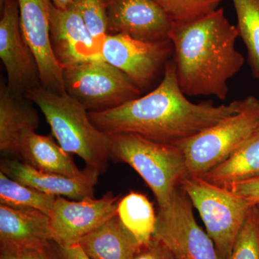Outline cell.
Listing matches in <instances>:
<instances>
[{"label":"cell","instance_id":"1","mask_svg":"<svg viewBox=\"0 0 259 259\" xmlns=\"http://www.w3.org/2000/svg\"><path fill=\"white\" fill-rule=\"evenodd\" d=\"M182 92L173 59L157 88L145 96L100 112H89L94 125L108 135L131 133L161 144L177 145L239 112L243 99L215 105L194 103Z\"/></svg>","mask_w":259,"mask_h":259},{"label":"cell","instance_id":"2","mask_svg":"<svg viewBox=\"0 0 259 259\" xmlns=\"http://www.w3.org/2000/svg\"><path fill=\"white\" fill-rule=\"evenodd\" d=\"M238 37L237 27L223 8L192 21L173 22L169 40L185 95L226 100L228 81L244 64V57L236 48Z\"/></svg>","mask_w":259,"mask_h":259},{"label":"cell","instance_id":"3","mask_svg":"<svg viewBox=\"0 0 259 259\" xmlns=\"http://www.w3.org/2000/svg\"><path fill=\"white\" fill-rule=\"evenodd\" d=\"M25 97L40 109L64 151L82 158L85 169L97 177L106 171L110 159V135L94 125L81 103L67 94L60 95L41 85L29 90Z\"/></svg>","mask_w":259,"mask_h":259},{"label":"cell","instance_id":"4","mask_svg":"<svg viewBox=\"0 0 259 259\" xmlns=\"http://www.w3.org/2000/svg\"><path fill=\"white\" fill-rule=\"evenodd\" d=\"M110 137V159L134 168L152 191L158 207L169 203L182 181L189 176L180 148L131 133L111 134Z\"/></svg>","mask_w":259,"mask_h":259},{"label":"cell","instance_id":"5","mask_svg":"<svg viewBox=\"0 0 259 259\" xmlns=\"http://www.w3.org/2000/svg\"><path fill=\"white\" fill-rule=\"evenodd\" d=\"M259 130V100L243 99L239 112L179 143L189 176L201 177L228 159Z\"/></svg>","mask_w":259,"mask_h":259},{"label":"cell","instance_id":"6","mask_svg":"<svg viewBox=\"0 0 259 259\" xmlns=\"http://www.w3.org/2000/svg\"><path fill=\"white\" fill-rule=\"evenodd\" d=\"M181 187L203 221L221 259H228L253 204L202 177L188 176Z\"/></svg>","mask_w":259,"mask_h":259},{"label":"cell","instance_id":"7","mask_svg":"<svg viewBox=\"0 0 259 259\" xmlns=\"http://www.w3.org/2000/svg\"><path fill=\"white\" fill-rule=\"evenodd\" d=\"M66 94L88 112H100L124 105L141 95V90L120 69L103 59L64 69Z\"/></svg>","mask_w":259,"mask_h":259},{"label":"cell","instance_id":"8","mask_svg":"<svg viewBox=\"0 0 259 259\" xmlns=\"http://www.w3.org/2000/svg\"><path fill=\"white\" fill-rule=\"evenodd\" d=\"M193 207L180 186L171 202L158 207L153 238L161 241L176 259H221L212 239L197 224Z\"/></svg>","mask_w":259,"mask_h":259},{"label":"cell","instance_id":"9","mask_svg":"<svg viewBox=\"0 0 259 259\" xmlns=\"http://www.w3.org/2000/svg\"><path fill=\"white\" fill-rule=\"evenodd\" d=\"M120 199L110 192L100 199L70 201L56 197L49 217L52 241L61 247L79 244L83 237L117 214Z\"/></svg>","mask_w":259,"mask_h":259},{"label":"cell","instance_id":"10","mask_svg":"<svg viewBox=\"0 0 259 259\" xmlns=\"http://www.w3.org/2000/svg\"><path fill=\"white\" fill-rule=\"evenodd\" d=\"M173 55L171 40L146 42L123 34H108L102 57L129 76L141 90L154 79Z\"/></svg>","mask_w":259,"mask_h":259},{"label":"cell","instance_id":"11","mask_svg":"<svg viewBox=\"0 0 259 259\" xmlns=\"http://www.w3.org/2000/svg\"><path fill=\"white\" fill-rule=\"evenodd\" d=\"M1 10L0 59L8 76L7 86L25 96L41 85L36 60L22 32L18 0H5Z\"/></svg>","mask_w":259,"mask_h":259},{"label":"cell","instance_id":"12","mask_svg":"<svg viewBox=\"0 0 259 259\" xmlns=\"http://www.w3.org/2000/svg\"><path fill=\"white\" fill-rule=\"evenodd\" d=\"M22 32L35 56L41 86L66 95L64 69L56 59L51 40L50 0H18Z\"/></svg>","mask_w":259,"mask_h":259},{"label":"cell","instance_id":"13","mask_svg":"<svg viewBox=\"0 0 259 259\" xmlns=\"http://www.w3.org/2000/svg\"><path fill=\"white\" fill-rule=\"evenodd\" d=\"M108 34L146 42L169 40L173 21L154 0H107Z\"/></svg>","mask_w":259,"mask_h":259},{"label":"cell","instance_id":"14","mask_svg":"<svg viewBox=\"0 0 259 259\" xmlns=\"http://www.w3.org/2000/svg\"><path fill=\"white\" fill-rule=\"evenodd\" d=\"M50 29L53 50L63 69L102 59L101 47L75 5L60 10L51 3Z\"/></svg>","mask_w":259,"mask_h":259},{"label":"cell","instance_id":"15","mask_svg":"<svg viewBox=\"0 0 259 259\" xmlns=\"http://www.w3.org/2000/svg\"><path fill=\"white\" fill-rule=\"evenodd\" d=\"M52 241L50 218L34 209L0 204L1 249L42 250Z\"/></svg>","mask_w":259,"mask_h":259},{"label":"cell","instance_id":"16","mask_svg":"<svg viewBox=\"0 0 259 259\" xmlns=\"http://www.w3.org/2000/svg\"><path fill=\"white\" fill-rule=\"evenodd\" d=\"M18 159L38 171L95 183L98 180L85 168L80 170L70 153L56 144L51 136H41L35 131H29L22 136Z\"/></svg>","mask_w":259,"mask_h":259},{"label":"cell","instance_id":"17","mask_svg":"<svg viewBox=\"0 0 259 259\" xmlns=\"http://www.w3.org/2000/svg\"><path fill=\"white\" fill-rule=\"evenodd\" d=\"M32 102L12 92L7 83L0 87V151L5 158L18 159L20 140L25 133L35 131L40 118Z\"/></svg>","mask_w":259,"mask_h":259},{"label":"cell","instance_id":"18","mask_svg":"<svg viewBox=\"0 0 259 259\" xmlns=\"http://www.w3.org/2000/svg\"><path fill=\"white\" fill-rule=\"evenodd\" d=\"M1 171L12 180L44 193L74 200L94 197V187L97 184L38 171L17 158H4Z\"/></svg>","mask_w":259,"mask_h":259},{"label":"cell","instance_id":"19","mask_svg":"<svg viewBox=\"0 0 259 259\" xmlns=\"http://www.w3.org/2000/svg\"><path fill=\"white\" fill-rule=\"evenodd\" d=\"M79 244L91 259H134L141 245L117 214L83 237Z\"/></svg>","mask_w":259,"mask_h":259},{"label":"cell","instance_id":"20","mask_svg":"<svg viewBox=\"0 0 259 259\" xmlns=\"http://www.w3.org/2000/svg\"><path fill=\"white\" fill-rule=\"evenodd\" d=\"M259 177V130L228 159L201 176L214 185L227 187Z\"/></svg>","mask_w":259,"mask_h":259},{"label":"cell","instance_id":"21","mask_svg":"<svg viewBox=\"0 0 259 259\" xmlns=\"http://www.w3.org/2000/svg\"><path fill=\"white\" fill-rule=\"evenodd\" d=\"M117 216L140 244H146L152 239L156 213L152 202L145 194L131 191L120 198Z\"/></svg>","mask_w":259,"mask_h":259},{"label":"cell","instance_id":"22","mask_svg":"<svg viewBox=\"0 0 259 259\" xmlns=\"http://www.w3.org/2000/svg\"><path fill=\"white\" fill-rule=\"evenodd\" d=\"M56 197L19 183L0 171V204L36 209L50 217Z\"/></svg>","mask_w":259,"mask_h":259},{"label":"cell","instance_id":"23","mask_svg":"<svg viewBox=\"0 0 259 259\" xmlns=\"http://www.w3.org/2000/svg\"><path fill=\"white\" fill-rule=\"evenodd\" d=\"M237 15V29L248 51L253 76L259 79V0H232Z\"/></svg>","mask_w":259,"mask_h":259},{"label":"cell","instance_id":"24","mask_svg":"<svg viewBox=\"0 0 259 259\" xmlns=\"http://www.w3.org/2000/svg\"><path fill=\"white\" fill-rule=\"evenodd\" d=\"M173 22L197 20L218 9L223 0H154Z\"/></svg>","mask_w":259,"mask_h":259},{"label":"cell","instance_id":"25","mask_svg":"<svg viewBox=\"0 0 259 259\" xmlns=\"http://www.w3.org/2000/svg\"><path fill=\"white\" fill-rule=\"evenodd\" d=\"M228 259H259V207L253 206Z\"/></svg>","mask_w":259,"mask_h":259},{"label":"cell","instance_id":"26","mask_svg":"<svg viewBox=\"0 0 259 259\" xmlns=\"http://www.w3.org/2000/svg\"><path fill=\"white\" fill-rule=\"evenodd\" d=\"M75 6L79 10L87 26L101 47L108 35L107 19V0H76Z\"/></svg>","mask_w":259,"mask_h":259},{"label":"cell","instance_id":"27","mask_svg":"<svg viewBox=\"0 0 259 259\" xmlns=\"http://www.w3.org/2000/svg\"><path fill=\"white\" fill-rule=\"evenodd\" d=\"M227 189L259 207V177L233 184Z\"/></svg>","mask_w":259,"mask_h":259},{"label":"cell","instance_id":"28","mask_svg":"<svg viewBox=\"0 0 259 259\" xmlns=\"http://www.w3.org/2000/svg\"><path fill=\"white\" fill-rule=\"evenodd\" d=\"M134 259H176L161 241L152 238L148 243L141 245Z\"/></svg>","mask_w":259,"mask_h":259},{"label":"cell","instance_id":"29","mask_svg":"<svg viewBox=\"0 0 259 259\" xmlns=\"http://www.w3.org/2000/svg\"><path fill=\"white\" fill-rule=\"evenodd\" d=\"M44 250L49 259H91L85 253L79 244L61 247L51 241Z\"/></svg>","mask_w":259,"mask_h":259},{"label":"cell","instance_id":"30","mask_svg":"<svg viewBox=\"0 0 259 259\" xmlns=\"http://www.w3.org/2000/svg\"><path fill=\"white\" fill-rule=\"evenodd\" d=\"M18 253L20 259H49L44 250H24Z\"/></svg>","mask_w":259,"mask_h":259},{"label":"cell","instance_id":"31","mask_svg":"<svg viewBox=\"0 0 259 259\" xmlns=\"http://www.w3.org/2000/svg\"><path fill=\"white\" fill-rule=\"evenodd\" d=\"M76 0H50L51 3L58 9L66 10L74 6Z\"/></svg>","mask_w":259,"mask_h":259},{"label":"cell","instance_id":"32","mask_svg":"<svg viewBox=\"0 0 259 259\" xmlns=\"http://www.w3.org/2000/svg\"><path fill=\"white\" fill-rule=\"evenodd\" d=\"M0 259H20L18 252L14 250L1 249Z\"/></svg>","mask_w":259,"mask_h":259},{"label":"cell","instance_id":"33","mask_svg":"<svg viewBox=\"0 0 259 259\" xmlns=\"http://www.w3.org/2000/svg\"><path fill=\"white\" fill-rule=\"evenodd\" d=\"M5 1V0H0V4H1V6L4 4Z\"/></svg>","mask_w":259,"mask_h":259}]
</instances>
